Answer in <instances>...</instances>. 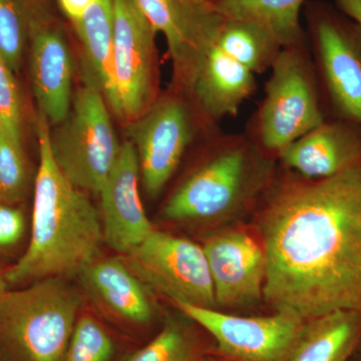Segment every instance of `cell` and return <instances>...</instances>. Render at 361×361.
Masks as SVG:
<instances>
[{
  "label": "cell",
  "instance_id": "6da1fadb",
  "mask_svg": "<svg viewBox=\"0 0 361 361\" xmlns=\"http://www.w3.org/2000/svg\"><path fill=\"white\" fill-rule=\"evenodd\" d=\"M264 196L266 303L302 322L361 313V164L322 180L288 171Z\"/></svg>",
  "mask_w": 361,
  "mask_h": 361
},
{
  "label": "cell",
  "instance_id": "7a4b0ae2",
  "mask_svg": "<svg viewBox=\"0 0 361 361\" xmlns=\"http://www.w3.org/2000/svg\"><path fill=\"white\" fill-rule=\"evenodd\" d=\"M37 134L39 167L32 236L25 253L6 271L8 285L80 275L97 260L104 242L99 211L59 170L52 157L49 123L39 111Z\"/></svg>",
  "mask_w": 361,
  "mask_h": 361
},
{
  "label": "cell",
  "instance_id": "3957f363",
  "mask_svg": "<svg viewBox=\"0 0 361 361\" xmlns=\"http://www.w3.org/2000/svg\"><path fill=\"white\" fill-rule=\"evenodd\" d=\"M205 155L168 197L161 218L212 222L232 217L264 195L275 177L276 159L244 133L214 130Z\"/></svg>",
  "mask_w": 361,
  "mask_h": 361
},
{
  "label": "cell",
  "instance_id": "277c9868",
  "mask_svg": "<svg viewBox=\"0 0 361 361\" xmlns=\"http://www.w3.org/2000/svg\"><path fill=\"white\" fill-rule=\"evenodd\" d=\"M245 133L271 158L327 118L310 42L283 47Z\"/></svg>",
  "mask_w": 361,
  "mask_h": 361
},
{
  "label": "cell",
  "instance_id": "5b68a950",
  "mask_svg": "<svg viewBox=\"0 0 361 361\" xmlns=\"http://www.w3.org/2000/svg\"><path fill=\"white\" fill-rule=\"evenodd\" d=\"M80 306L63 277L7 292L0 307V361H65Z\"/></svg>",
  "mask_w": 361,
  "mask_h": 361
},
{
  "label": "cell",
  "instance_id": "8992f818",
  "mask_svg": "<svg viewBox=\"0 0 361 361\" xmlns=\"http://www.w3.org/2000/svg\"><path fill=\"white\" fill-rule=\"evenodd\" d=\"M327 118L361 125V27L322 0L303 8Z\"/></svg>",
  "mask_w": 361,
  "mask_h": 361
},
{
  "label": "cell",
  "instance_id": "52a82bcc",
  "mask_svg": "<svg viewBox=\"0 0 361 361\" xmlns=\"http://www.w3.org/2000/svg\"><path fill=\"white\" fill-rule=\"evenodd\" d=\"M51 132L54 161L71 185L97 195L120 154L110 113L102 90L85 71L68 116Z\"/></svg>",
  "mask_w": 361,
  "mask_h": 361
},
{
  "label": "cell",
  "instance_id": "ba28073f",
  "mask_svg": "<svg viewBox=\"0 0 361 361\" xmlns=\"http://www.w3.org/2000/svg\"><path fill=\"white\" fill-rule=\"evenodd\" d=\"M217 129L218 125L202 115L191 97L173 87L130 121L128 135L137 149L147 195L158 197L197 140Z\"/></svg>",
  "mask_w": 361,
  "mask_h": 361
},
{
  "label": "cell",
  "instance_id": "9c48e42d",
  "mask_svg": "<svg viewBox=\"0 0 361 361\" xmlns=\"http://www.w3.org/2000/svg\"><path fill=\"white\" fill-rule=\"evenodd\" d=\"M126 257L142 283L167 296L175 305L217 307L208 261L198 244L154 229Z\"/></svg>",
  "mask_w": 361,
  "mask_h": 361
},
{
  "label": "cell",
  "instance_id": "30bf717a",
  "mask_svg": "<svg viewBox=\"0 0 361 361\" xmlns=\"http://www.w3.org/2000/svg\"><path fill=\"white\" fill-rule=\"evenodd\" d=\"M167 42L172 87L190 97L206 56L217 44L225 18L212 0H135Z\"/></svg>",
  "mask_w": 361,
  "mask_h": 361
},
{
  "label": "cell",
  "instance_id": "8fae6325",
  "mask_svg": "<svg viewBox=\"0 0 361 361\" xmlns=\"http://www.w3.org/2000/svg\"><path fill=\"white\" fill-rule=\"evenodd\" d=\"M157 30L135 0H114V65L118 116L133 121L159 96Z\"/></svg>",
  "mask_w": 361,
  "mask_h": 361
},
{
  "label": "cell",
  "instance_id": "7c38bea8",
  "mask_svg": "<svg viewBox=\"0 0 361 361\" xmlns=\"http://www.w3.org/2000/svg\"><path fill=\"white\" fill-rule=\"evenodd\" d=\"M176 306L215 338L220 353L236 361H286L304 323L279 312L243 317L191 304Z\"/></svg>",
  "mask_w": 361,
  "mask_h": 361
},
{
  "label": "cell",
  "instance_id": "4fadbf2b",
  "mask_svg": "<svg viewBox=\"0 0 361 361\" xmlns=\"http://www.w3.org/2000/svg\"><path fill=\"white\" fill-rule=\"evenodd\" d=\"M32 40L30 75L39 113L51 125L66 120L71 109L73 61L63 30L42 0H25Z\"/></svg>",
  "mask_w": 361,
  "mask_h": 361
},
{
  "label": "cell",
  "instance_id": "5bb4252c",
  "mask_svg": "<svg viewBox=\"0 0 361 361\" xmlns=\"http://www.w3.org/2000/svg\"><path fill=\"white\" fill-rule=\"evenodd\" d=\"M212 278L216 306L240 308L263 297L264 250L246 233L214 235L203 246Z\"/></svg>",
  "mask_w": 361,
  "mask_h": 361
},
{
  "label": "cell",
  "instance_id": "9a60e30c",
  "mask_svg": "<svg viewBox=\"0 0 361 361\" xmlns=\"http://www.w3.org/2000/svg\"><path fill=\"white\" fill-rule=\"evenodd\" d=\"M140 177L137 149L132 142H123L115 166L99 195L104 243L123 255L154 230L140 197Z\"/></svg>",
  "mask_w": 361,
  "mask_h": 361
},
{
  "label": "cell",
  "instance_id": "2e32d148",
  "mask_svg": "<svg viewBox=\"0 0 361 361\" xmlns=\"http://www.w3.org/2000/svg\"><path fill=\"white\" fill-rule=\"evenodd\" d=\"M285 170L307 180H322L361 164V125L326 118L282 152Z\"/></svg>",
  "mask_w": 361,
  "mask_h": 361
},
{
  "label": "cell",
  "instance_id": "e0dca14e",
  "mask_svg": "<svg viewBox=\"0 0 361 361\" xmlns=\"http://www.w3.org/2000/svg\"><path fill=\"white\" fill-rule=\"evenodd\" d=\"M255 77L215 45L199 70L190 97L209 122L219 125L224 118L238 115L253 96Z\"/></svg>",
  "mask_w": 361,
  "mask_h": 361
},
{
  "label": "cell",
  "instance_id": "ac0fdd59",
  "mask_svg": "<svg viewBox=\"0 0 361 361\" xmlns=\"http://www.w3.org/2000/svg\"><path fill=\"white\" fill-rule=\"evenodd\" d=\"M78 276L85 290L113 314L135 324L153 319L155 307L146 285L121 259H97Z\"/></svg>",
  "mask_w": 361,
  "mask_h": 361
},
{
  "label": "cell",
  "instance_id": "d6986e66",
  "mask_svg": "<svg viewBox=\"0 0 361 361\" xmlns=\"http://www.w3.org/2000/svg\"><path fill=\"white\" fill-rule=\"evenodd\" d=\"M361 337V313L339 310L304 322L286 361H348Z\"/></svg>",
  "mask_w": 361,
  "mask_h": 361
},
{
  "label": "cell",
  "instance_id": "ffe728a7",
  "mask_svg": "<svg viewBox=\"0 0 361 361\" xmlns=\"http://www.w3.org/2000/svg\"><path fill=\"white\" fill-rule=\"evenodd\" d=\"M82 42L89 73L104 99L118 116V96L114 65V0H97L73 23Z\"/></svg>",
  "mask_w": 361,
  "mask_h": 361
},
{
  "label": "cell",
  "instance_id": "44dd1931",
  "mask_svg": "<svg viewBox=\"0 0 361 361\" xmlns=\"http://www.w3.org/2000/svg\"><path fill=\"white\" fill-rule=\"evenodd\" d=\"M226 20L249 21L264 28L283 47L308 42L302 25L307 0H212Z\"/></svg>",
  "mask_w": 361,
  "mask_h": 361
},
{
  "label": "cell",
  "instance_id": "7402d4cb",
  "mask_svg": "<svg viewBox=\"0 0 361 361\" xmlns=\"http://www.w3.org/2000/svg\"><path fill=\"white\" fill-rule=\"evenodd\" d=\"M216 45L255 75L269 71L283 49L261 26L226 18Z\"/></svg>",
  "mask_w": 361,
  "mask_h": 361
},
{
  "label": "cell",
  "instance_id": "603a6c76",
  "mask_svg": "<svg viewBox=\"0 0 361 361\" xmlns=\"http://www.w3.org/2000/svg\"><path fill=\"white\" fill-rule=\"evenodd\" d=\"M27 185V166L23 137L0 125V201L20 202Z\"/></svg>",
  "mask_w": 361,
  "mask_h": 361
},
{
  "label": "cell",
  "instance_id": "cb8c5ba5",
  "mask_svg": "<svg viewBox=\"0 0 361 361\" xmlns=\"http://www.w3.org/2000/svg\"><path fill=\"white\" fill-rule=\"evenodd\" d=\"M28 37L25 0H0V54L13 73L20 70Z\"/></svg>",
  "mask_w": 361,
  "mask_h": 361
},
{
  "label": "cell",
  "instance_id": "d4e9b609",
  "mask_svg": "<svg viewBox=\"0 0 361 361\" xmlns=\"http://www.w3.org/2000/svg\"><path fill=\"white\" fill-rule=\"evenodd\" d=\"M114 353L113 339L101 323L90 315L77 320L65 361H110Z\"/></svg>",
  "mask_w": 361,
  "mask_h": 361
},
{
  "label": "cell",
  "instance_id": "484cf974",
  "mask_svg": "<svg viewBox=\"0 0 361 361\" xmlns=\"http://www.w3.org/2000/svg\"><path fill=\"white\" fill-rule=\"evenodd\" d=\"M191 338L176 322H168L145 348L126 361H193Z\"/></svg>",
  "mask_w": 361,
  "mask_h": 361
},
{
  "label": "cell",
  "instance_id": "4316f807",
  "mask_svg": "<svg viewBox=\"0 0 361 361\" xmlns=\"http://www.w3.org/2000/svg\"><path fill=\"white\" fill-rule=\"evenodd\" d=\"M21 99L13 71L0 54V125L14 134H21Z\"/></svg>",
  "mask_w": 361,
  "mask_h": 361
},
{
  "label": "cell",
  "instance_id": "83f0119b",
  "mask_svg": "<svg viewBox=\"0 0 361 361\" xmlns=\"http://www.w3.org/2000/svg\"><path fill=\"white\" fill-rule=\"evenodd\" d=\"M25 214L13 204L0 201V250L18 245L25 233Z\"/></svg>",
  "mask_w": 361,
  "mask_h": 361
},
{
  "label": "cell",
  "instance_id": "f1b7e54d",
  "mask_svg": "<svg viewBox=\"0 0 361 361\" xmlns=\"http://www.w3.org/2000/svg\"><path fill=\"white\" fill-rule=\"evenodd\" d=\"M97 1V0H59L63 13L73 23L80 20L87 9Z\"/></svg>",
  "mask_w": 361,
  "mask_h": 361
},
{
  "label": "cell",
  "instance_id": "f546056e",
  "mask_svg": "<svg viewBox=\"0 0 361 361\" xmlns=\"http://www.w3.org/2000/svg\"><path fill=\"white\" fill-rule=\"evenodd\" d=\"M334 4L361 27V0H334Z\"/></svg>",
  "mask_w": 361,
  "mask_h": 361
},
{
  "label": "cell",
  "instance_id": "4dcf8cb0",
  "mask_svg": "<svg viewBox=\"0 0 361 361\" xmlns=\"http://www.w3.org/2000/svg\"><path fill=\"white\" fill-rule=\"evenodd\" d=\"M8 291V283H7L6 271L2 269L1 266H0V307H1L2 302H4Z\"/></svg>",
  "mask_w": 361,
  "mask_h": 361
},
{
  "label": "cell",
  "instance_id": "1f68e13d",
  "mask_svg": "<svg viewBox=\"0 0 361 361\" xmlns=\"http://www.w3.org/2000/svg\"><path fill=\"white\" fill-rule=\"evenodd\" d=\"M348 361H361V337L355 350H353V355H350Z\"/></svg>",
  "mask_w": 361,
  "mask_h": 361
},
{
  "label": "cell",
  "instance_id": "d6a6232c",
  "mask_svg": "<svg viewBox=\"0 0 361 361\" xmlns=\"http://www.w3.org/2000/svg\"><path fill=\"white\" fill-rule=\"evenodd\" d=\"M206 361H214V360H206ZM231 361H236V360H231Z\"/></svg>",
  "mask_w": 361,
  "mask_h": 361
}]
</instances>
